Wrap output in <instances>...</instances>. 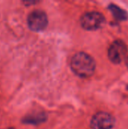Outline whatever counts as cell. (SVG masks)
Instances as JSON below:
<instances>
[{"label":"cell","instance_id":"obj_6","mask_svg":"<svg viewBox=\"0 0 128 129\" xmlns=\"http://www.w3.org/2000/svg\"><path fill=\"white\" fill-rule=\"evenodd\" d=\"M109 10L111 11L112 14L113 15V17L120 20V21H124V20H127L128 19V13L127 11H125L124 9L121 8V7L118 6L115 4H110L108 7Z\"/></svg>","mask_w":128,"mask_h":129},{"label":"cell","instance_id":"obj_7","mask_svg":"<svg viewBox=\"0 0 128 129\" xmlns=\"http://www.w3.org/2000/svg\"><path fill=\"white\" fill-rule=\"evenodd\" d=\"M125 60H126V64H127V67H128V57H126Z\"/></svg>","mask_w":128,"mask_h":129},{"label":"cell","instance_id":"obj_3","mask_svg":"<svg viewBox=\"0 0 128 129\" xmlns=\"http://www.w3.org/2000/svg\"><path fill=\"white\" fill-rule=\"evenodd\" d=\"M127 53V46L126 43L121 40H115L108 49V57L113 63L118 64L126 59Z\"/></svg>","mask_w":128,"mask_h":129},{"label":"cell","instance_id":"obj_4","mask_svg":"<svg viewBox=\"0 0 128 129\" xmlns=\"http://www.w3.org/2000/svg\"><path fill=\"white\" fill-rule=\"evenodd\" d=\"M115 123L114 116L105 111L97 113L91 121L92 129H112Z\"/></svg>","mask_w":128,"mask_h":129},{"label":"cell","instance_id":"obj_5","mask_svg":"<svg viewBox=\"0 0 128 129\" xmlns=\"http://www.w3.org/2000/svg\"><path fill=\"white\" fill-rule=\"evenodd\" d=\"M48 22L47 14L41 10L32 11L27 17L29 28L32 31L37 32L45 29L48 25Z\"/></svg>","mask_w":128,"mask_h":129},{"label":"cell","instance_id":"obj_1","mask_svg":"<svg viewBox=\"0 0 128 129\" xmlns=\"http://www.w3.org/2000/svg\"><path fill=\"white\" fill-rule=\"evenodd\" d=\"M71 67L77 76L81 78H88L94 74L96 70V62L90 54L80 51L72 57Z\"/></svg>","mask_w":128,"mask_h":129},{"label":"cell","instance_id":"obj_2","mask_svg":"<svg viewBox=\"0 0 128 129\" xmlns=\"http://www.w3.org/2000/svg\"><path fill=\"white\" fill-rule=\"evenodd\" d=\"M106 19L103 14L98 11H88L84 13L80 20L81 26L87 30H97L103 27Z\"/></svg>","mask_w":128,"mask_h":129}]
</instances>
